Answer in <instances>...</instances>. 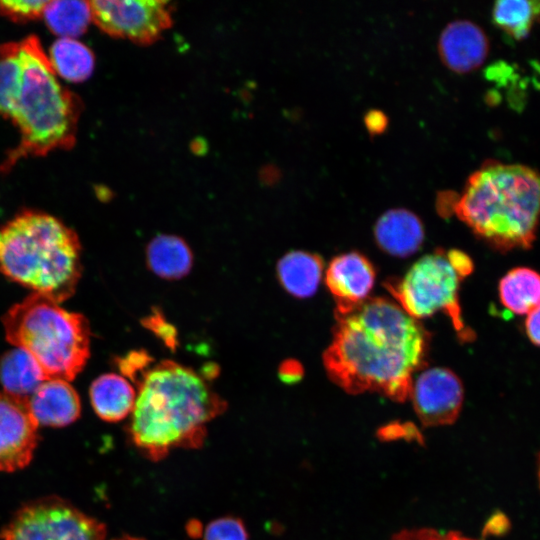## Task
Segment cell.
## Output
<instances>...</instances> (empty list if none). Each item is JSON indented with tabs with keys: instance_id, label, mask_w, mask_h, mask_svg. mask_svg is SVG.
<instances>
[{
	"instance_id": "20",
	"label": "cell",
	"mask_w": 540,
	"mask_h": 540,
	"mask_svg": "<svg viewBox=\"0 0 540 540\" xmlns=\"http://www.w3.org/2000/svg\"><path fill=\"white\" fill-rule=\"evenodd\" d=\"M502 304L516 314H528L540 304V274L530 268L509 271L499 283Z\"/></svg>"
},
{
	"instance_id": "17",
	"label": "cell",
	"mask_w": 540,
	"mask_h": 540,
	"mask_svg": "<svg viewBox=\"0 0 540 540\" xmlns=\"http://www.w3.org/2000/svg\"><path fill=\"white\" fill-rule=\"evenodd\" d=\"M323 261L306 251H291L277 263V276L282 287L292 296L314 295L321 281Z\"/></svg>"
},
{
	"instance_id": "30",
	"label": "cell",
	"mask_w": 540,
	"mask_h": 540,
	"mask_svg": "<svg viewBox=\"0 0 540 540\" xmlns=\"http://www.w3.org/2000/svg\"><path fill=\"white\" fill-rule=\"evenodd\" d=\"M364 122L370 134L375 135L380 134L385 130L388 124V119L383 112L379 110H371L366 113Z\"/></svg>"
},
{
	"instance_id": "6",
	"label": "cell",
	"mask_w": 540,
	"mask_h": 540,
	"mask_svg": "<svg viewBox=\"0 0 540 540\" xmlns=\"http://www.w3.org/2000/svg\"><path fill=\"white\" fill-rule=\"evenodd\" d=\"M7 341L26 351L46 380L72 381L90 357V327L80 313L32 293L2 317Z\"/></svg>"
},
{
	"instance_id": "24",
	"label": "cell",
	"mask_w": 540,
	"mask_h": 540,
	"mask_svg": "<svg viewBox=\"0 0 540 540\" xmlns=\"http://www.w3.org/2000/svg\"><path fill=\"white\" fill-rule=\"evenodd\" d=\"M22 81L20 42L0 44V116L11 118Z\"/></svg>"
},
{
	"instance_id": "12",
	"label": "cell",
	"mask_w": 540,
	"mask_h": 540,
	"mask_svg": "<svg viewBox=\"0 0 540 540\" xmlns=\"http://www.w3.org/2000/svg\"><path fill=\"white\" fill-rule=\"evenodd\" d=\"M375 281V269L362 254L350 252L331 260L325 274L326 285L343 312L367 299Z\"/></svg>"
},
{
	"instance_id": "3",
	"label": "cell",
	"mask_w": 540,
	"mask_h": 540,
	"mask_svg": "<svg viewBox=\"0 0 540 540\" xmlns=\"http://www.w3.org/2000/svg\"><path fill=\"white\" fill-rule=\"evenodd\" d=\"M453 209L493 247L529 248L540 222V173L522 164L487 161L468 178Z\"/></svg>"
},
{
	"instance_id": "9",
	"label": "cell",
	"mask_w": 540,
	"mask_h": 540,
	"mask_svg": "<svg viewBox=\"0 0 540 540\" xmlns=\"http://www.w3.org/2000/svg\"><path fill=\"white\" fill-rule=\"evenodd\" d=\"M92 21L106 34L138 45L159 40L172 25V7L159 0L90 1Z\"/></svg>"
},
{
	"instance_id": "4",
	"label": "cell",
	"mask_w": 540,
	"mask_h": 540,
	"mask_svg": "<svg viewBox=\"0 0 540 540\" xmlns=\"http://www.w3.org/2000/svg\"><path fill=\"white\" fill-rule=\"evenodd\" d=\"M0 272L61 303L74 294L81 277L79 238L52 215L22 211L0 227Z\"/></svg>"
},
{
	"instance_id": "33",
	"label": "cell",
	"mask_w": 540,
	"mask_h": 540,
	"mask_svg": "<svg viewBox=\"0 0 540 540\" xmlns=\"http://www.w3.org/2000/svg\"><path fill=\"white\" fill-rule=\"evenodd\" d=\"M114 540H144L142 538L132 537V536H123Z\"/></svg>"
},
{
	"instance_id": "8",
	"label": "cell",
	"mask_w": 540,
	"mask_h": 540,
	"mask_svg": "<svg viewBox=\"0 0 540 540\" xmlns=\"http://www.w3.org/2000/svg\"><path fill=\"white\" fill-rule=\"evenodd\" d=\"M2 540H105L106 527L68 501L48 496L24 504L0 534Z\"/></svg>"
},
{
	"instance_id": "5",
	"label": "cell",
	"mask_w": 540,
	"mask_h": 540,
	"mask_svg": "<svg viewBox=\"0 0 540 540\" xmlns=\"http://www.w3.org/2000/svg\"><path fill=\"white\" fill-rule=\"evenodd\" d=\"M22 81L11 120L20 132L0 171L8 172L20 159L69 149L76 140L82 104L61 86L40 41L29 36L20 42Z\"/></svg>"
},
{
	"instance_id": "15",
	"label": "cell",
	"mask_w": 540,
	"mask_h": 540,
	"mask_svg": "<svg viewBox=\"0 0 540 540\" xmlns=\"http://www.w3.org/2000/svg\"><path fill=\"white\" fill-rule=\"evenodd\" d=\"M374 235L378 246L386 253L407 257L421 247L424 229L416 214L404 208H395L379 217Z\"/></svg>"
},
{
	"instance_id": "1",
	"label": "cell",
	"mask_w": 540,
	"mask_h": 540,
	"mask_svg": "<svg viewBox=\"0 0 540 540\" xmlns=\"http://www.w3.org/2000/svg\"><path fill=\"white\" fill-rule=\"evenodd\" d=\"M335 317L332 341L323 353L330 380L349 394L376 392L405 401L426 355L423 326L382 297L335 311Z\"/></svg>"
},
{
	"instance_id": "27",
	"label": "cell",
	"mask_w": 540,
	"mask_h": 540,
	"mask_svg": "<svg viewBox=\"0 0 540 540\" xmlns=\"http://www.w3.org/2000/svg\"><path fill=\"white\" fill-rule=\"evenodd\" d=\"M390 540H478L456 531H439L433 528L403 529Z\"/></svg>"
},
{
	"instance_id": "7",
	"label": "cell",
	"mask_w": 540,
	"mask_h": 540,
	"mask_svg": "<svg viewBox=\"0 0 540 540\" xmlns=\"http://www.w3.org/2000/svg\"><path fill=\"white\" fill-rule=\"evenodd\" d=\"M466 275L456 266L450 252L438 250L420 258L396 284L387 289L400 307L418 320L436 312H445L464 340L471 339L461 318L458 300L459 284Z\"/></svg>"
},
{
	"instance_id": "28",
	"label": "cell",
	"mask_w": 540,
	"mask_h": 540,
	"mask_svg": "<svg viewBox=\"0 0 540 540\" xmlns=\"http://www.w3.org/2000/svg\"><path fill=\"white\" fill-rule=\"evenodd\" d=\"M143 325L160 337L169 348L174 349L176 347V330L166 321L162 313L154 311L143 319Z\"/></svg>"
},
{
	"instance_id": "25",
	"label": "cell",
	"mask_w": 540,
	"mask_h": 540,
	"mask_svg": "<svg viewBox=\"0 0 540 540\" xmlns=\"http://www.w3.org/2000/svg\"><path fill=\"white\" fill-rule=\"evenodd\" d=\"M48 1L2 0L0 15L14 22H27L43 15Z\"/></svg>"
},
{
	"instance_id": "11",
	"label": "cell",
	"mask_w": 540,
	"mask_h": 540,
	"mask_svg": "<svg viewBox=\"0 0 540 540\" xmlns=\"http://www.w3.org/2000/svg\"><path fill=\"white\" fill-rule=\"evenodd\" d=\"M38 426L28 399L0 392V472L29 465L39 439Z\"/></svg>"
},
{
	"instance_id": "10",
	"label": "cell",
	"mask_w": 540,
	"mask_h": 540,
	"mask_svg": "<svg viewBox=\"0 0 540 540\" xmlns=\"http://www.w3.org/2000/svg\"><path fill=\"white\" fill-rule=\"evenodd\" d=\"M463 395L462 383L455 373L433 367L422 371L412 382L409 397L421 423L435 427L455 422L462 408Z\"/></svg>"
},
{
	"instance_id": "32",
	"label": "cell",
	"mask_w": 540,
	"mask_h": 540,
	"mask_svg": "<svg viewBox=\"0 0 540 540\" xmlns=\"http://www.w3.org/2000/svg\"><path fill=\"white\" fill-rule=\"evenodd\" d=\"M279 375L286 383L297 382L303 375V369L297 361L288 360L280 365Z\"/></svg>"
},
{
	"instance_id": "23",
	"label": "cell",
	"mask_w": 540,
	"mask_h": 540,
	"mask_svg": "<svg viewBox=\"0 0 540 540\" xmlns=\"http://www.w3.org/2000/svg\"><path fill=\"white\" fill-rule=\"evenodd\" d=\"M492 16L504 32L522 40L540 22V0H500L495 2Z\"/></svg>"
},
{
	"instance_id": "13",
	"label": "cell",
	"mask_w": 540,
	"mask_h": 540,
	"mask_svg": "<svg viewBox=\"0 0 540 540\" xmlns=\"http://www.w3.org/2000/svg\"><path fill=\"white\" fill-rule=\"evenodd\" d=\"M438 48L442 61L450 70L467 73L483 64L488 55L489 41L476 23L460 19L443 29Z\"/></svg>"
},
{
	"instance_id": "26",
	"label": "cell",
	"mask_w": 540,
	"mask_h": 540,
	"mask_svg": "<svg viewBox=\"0 0 540 540\" xmlns=\"http://www.w3.org/2000/svg\"><path fill=\"white\" fill-rule=\"evenodd\" d=\"M203 540H248V534L241 520L224 517L207 525Z\"/></svg>"
},
{
	"instance_id": "34",
	"label": "cell",
	"mask_w": 540,
	"mask_h": 540,
	"mask_svg": "<svg viewBox=\"0 0 540 540\" xmlns=\"http://www.w3.org/2000/svg\"><path fill=\"white\" fill-rule=\"evenodd\" d=\"M538 478H539V484H540V457H539V465H538Z\"/></svg>"
},
{
	"instance_id": "16",
	"label": "cell",
	"mask_w": 540,
	"mask_h": 540,
	"mask_svg": "<svg viewBox=\"0 0 540 540\" xmlns=\"http://www.w3.org/2000/svg\"><path fill=\"white\" fill-rule=\"evenodd\" d=\"M92 407L102 420L117 422L132 413L136 392L122 376L107 373L96 378L89 390Z\"/></svg>"
},
{
	"instance_id": "14",
	"label": "cell",
	"mask_w": 540,
	"mask_h": 540,
	"mask_svg": "<svg viewBox=\"0 0 540 540\" xmlns=\"http://www.w3.org/2000/svg\"><path fill=\"white\" fill-rule=\"evenodd\" d=\"M32 416L38 425L64 427L76 421L81 413V402L68 381L45 380L28 398Z\"/></svg>"
},
{
	"instance_id": "31",
	"label": "cell",
	"mask_w": 540,
	"mask_h": 540,
	"mask_svg": "<svg viewBox=\"0 0 540 540\" xmlns=\"http://www.w3.org/2000/svg\"><path fill=\"white\" fill-rule=\"evenodd\" d=\"M526 332L529 339L540 346V304L527 314Z\"/></svg>"
},
{
	"instance_id": "19",
	"label": "cell",
	"mask_w": 540,
	"mask_h": 540,
	"mask_svg": "<svg viewBox=\"0 0 540 540\" xmlns=\"http://www.w3.org/2000/svg\"><path fill=\"white\" fill-rule=\"evenodd\" d=\"M45 380L36 361L20 348L7 351L0 359V383L6 393L28 399Z\"/></svg>"
},
{
	"instance_id": "21",
	"label": "cell",
	"mask_w": 540,
	"mask_h": 540,
	"mask_svg": "<svg viewBox=\"0 0 540 540\" xmlns=\"http://www.w3.org/2000/svg\"><path fill=\"white\" fill-rule=\"evenodd\" d=\"M48 59L55 74L71 82L87 80L95 66L91 49L71 38L55 41L50 47Z\"/></svg>"
},
{
	"instance_id": "2",
	"label": "cell",
	"mask_w": 540,
	"mask_h": 540,
	"mask_svg": "<svg viewBox=\"0 0 540 540\" xmlns=\"http://www.w3.org/2000/svg\"><path fill=\"white\" fill-rule=\"evenodd\" d=\"M207 379L190 367L163 360L132 380L138 392L129 431L151 460H161L174 448L203 444L206 425L227 408Z\"/></svg>"
},
{
	"instance_id": "18",
	"label": "cell",
	"mask_w": 540,
	"mask_h": 540,
	"mask_svg": "<svg viewBox=\"0 0 540 540\" xmlns=\"http://www.w3.org/2000/svg\"><path fill=\"white\" fill-rule=\"evenodd\" d=\"M146 262L149 269L160 278L176 280L190 272L193 255L182 238L161 234L147 245Z\"/></svg>"
},
{
	"instance_id": "29",
	"label": "cell",
	"mask_w": 540,
	"mask_h": 540,
	"mask_svg": "<svg viewBox=\"0 0 540 540\" xmlns=\"http://www.w3.org/2000/svg\"><path fill=\"white\" fill-rule=\"evenodd\" d=\"M152 358L144 351H133L118 360L121 372L133 380L152 363Z\"/></svg>"
},
{
	"instance_id": "22",
	"label": "cell",
	"mask_w": 540,
	"mask_h": 540,
	"mask_svg": "<svg viewBox=\"0 0 540 540\" xmlns=\"http://www.w3.org/2000/svg\"><path fill=\"white\" fill-rule=\"evenodd\" d=\"M42 16L48 28L61 38L83 34L92 21L87 1H48Z\"/></svg>"
}]
</instances>
